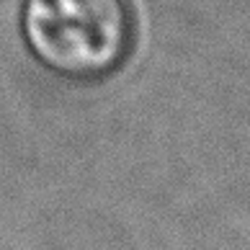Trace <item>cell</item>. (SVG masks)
<instances>
[{
    "mask_svg": "<svg viewBox=\"0 0 250 250\" xmlns=\"http://www.w3.org/2000/svg\"><path fill=\"white\" fill-rule=\"evenodd\" d=\"M21 29L44 67L75 83L122 70L137 39L126 0H26Z\"/></svg>",
    "mask_w": 250,
    "mask_h": 250,
    "instance_id": "1",
    "label": "cell"
}]
</instances>
